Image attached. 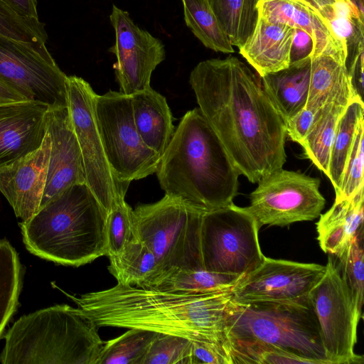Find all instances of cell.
Returning a JSON list of instances; mask_svg holds the SVG:
<instances>
[{"label": "cell", "instance_id": "1", "mask_svg": "<svg viewBox=\"0 0 364 364\" xmlns=\"http://www.w3.org/2000/svg\"><path fill=\"white\" fill-rule=\"evenodd\" d=\"M189 82L240 174L257 183L282 168L285 123L249 66L231 55L205 60L192 70Z\"/></svg>", "mask_w": 364, "mask_h": 364}, {"label": "cell", "instance_id": "2", "mask_svg": "<svg viewBox=\"0 0 364 364\" xmlns=\"http://www.w3.org/2000/svg\"><path fill=\"white\" fill-rule=\"evenodd\" d=\"M60 290L99 327L143 328L193 342L225 341L234 303L232 289L186 294L117 283L79 297Z\"/></svg>", "mask_w": 364, "mask_h": 364}, {"label": "cell", "instance_id": "3", "mask_svg": "<svg viewBox=\"0 0 364 364\" xmlns=\"http://www.w3.org/2000/svg\"><path fill=\"white\" fill-rule=\"evenodd\" d=\"M156 173L165 194L203 213L233 203L240 174L198 107L181 118Z\"/></svg>", "mask_w": 364, "mask_h": 364}, {"label": "cell", "instance_id": "4", "mask_svg": "<svg viewBox=\"0 0 364 364\" xmlns=\"http://www.w3.org/2000/svg\"><path fill=\"white\" fill-rule=\"evenodd\" d=\"M107 215L86 183H77L18 225L29 252L55 264L79 267L107 256Z\"/></svg>", "mask_w": 364, "mask_h": 364}, {"label": "cell", "instance_id": "5", "mask_svg": "<svg viewBox=\"0 0 364 364\" xmlns=\"http://www.w3.org/2000/svg\"><path fill=\"white\" fill-rule=\"evenodd\" d=\"M94 319L56 304L21 316L4 334L3 364H97L104 345Z\"/></svg>", "mask_w": 364, "mask_h": 364}, {"label": "cell", "instance_id": "6", "mask_svg": "<svg viewBox=\"0 0 364 364\" xmlns=\"http://www.w3.org/2000/svg\"><path fill=\"white\" fill-rule=\"evenodd\" d=\"M227 334L267 343L318 364H332L326 358L310 306L234 301Z\"/></svg>", "mask_w": 364, "mask_h": 364}, {"label": "cell", "instance_id": "7", "mask_svg": "<svg viewBox=\"0 0 364 364\" xmlns=\"http://www.w3.org/2000/svg\"><path fill=\"white\" fill-rule=\"evenodd\" d=\"M203 214L166 194L155 203L136 206L134 215L139 240L157 260L155 277L173 269H203L200 248Z\"/></svg>", "mask_w": 364, "mask_h": 364}, {"label": "cell", "instance_id": "8", "mask_svg": "<svg viewBox=\"0 0 364 364\" xmlns=\"http://www.w3.org/2000/svg\"><path fill=\"white\" fill-rule=\"evenodd\" d=\"M94 107L105 156L117 180L129 186L155 173L161 156L144 143L136 130L131 95L112 90L96 94Z\"/></svg>", "mask_w": 364, "mask_h": 364}, {"label": "cell", "instance_id": "9", "mask_svg": "<svg viewBox=\"0 0 364 364\" xmlns=\"http://www.w3.org/2000/svg\"><path fill=\"white\" fill-rule=\"evenodd\" d=\"M259 228L245 208L232 203L203 213L200 230L203 267L208 271L244 275L264 260Z\"/></svg>", "mask_w": 364, "mask_h": 364}, {"label": "cell", "instance_id": "10", "mask_svg": "<svg viewBox=\"0 0 364 364\" xmlns=\"http://www.w3.org/2000/svg\"><path fill=\"white\" fill-rule=\"evenodd\" d=\"M309 304L318 321L327 359L332 364L363 363V357L354 353L362 314L331 257L324 274L309 292Z\"/></svg>", "mask_w": 364, "mask_h": 364}, {"label": "cell", "instance_id": "11", "mask_svg": "<svg viewBox=\"0 0 364 364\" xmlns=\"http://www.w3.org/2000/svg\"><path fill=\"white\" fill-rule=\"evenodd\" d=\"M68 109L80 146L85 183L107 213L124 200L129 186L119 182L107 160L95 114L96 93L83 78H67Z\"/></svg>", "mask_w": 364, "mask_h": 364}, {"label": "cell", "instance_id": "12", "mask_svg": "<svg viewBox=\"0 0 364 364\" xmlns=\"http://www.w3.org/2000/svg\"><path fill=\"white\" fill-rule=\"evenodd\" d=\"M257 183L250 194V204L245 208L259 228L313 220L324 208L326 200L320 193L317 178L281 168Z\"/></svg>", "mask_w": 364, "mask_h": 364}, {"label": "cell", "instance_id": "13", "mask_svg": "<svg viewBox=\"0 0 364 364\" xmlns=\"http://www.w3.org/2000/svg\"><path fill=\"white\" fill-rule=\"evenodd\" d=\"M0 78L24 96L48 107H68V76L46 43L0 35Z\"/></svg>", "mask_w": 364, "mask_h": 364}, {"label": "cell", "instance_id": "14", "mask_svg": "<svg viewBox=\"0 0 364 364\" xmlns=\"http://www.w3.org/2000/svg\"><path fill=\"white\" fill-rule=\"evenodd\" d=\"M326 265L265 257L232 289L238 304L274 303L309 306V294L321 279Z\"/></svg>", "mask_w": 364, "mask_h": 364}, {"label": "cell", "instance_id": "15", "mask_svg": "<svg viewBox=\"0 0 364 364\" xmlns=\"http://www.w3.org/2000/svg\"><path fill=\"white\" fill-rule=\"evenodd\" d=\"M109 20L115 33L109 51L116 57L113 64L119 92L132 95L149 87L151 74L166 58L161 40L136 26L127 11L112 6Z\"/></svg>", "mask_w": 364, "mask_h": 364}, {"label": "cell", "instance_id": "16", "mask_svg": "<svg viewBox=\"0 0 364 364\" xmlns=\"http://www.w3.org/2000/svg\"><path fill=\"white\" fill-rule=\"evenodd\" d=\"M46 132L50 139V151L40 207L68 186L85 183L82 158L68 107H48Z\"/></svg>", "mask_w": 364, "mask_h": 364}, {"label": "cell", "instance_id": "17", "mask_svg": "<svg viewBox=\"0 0 364 364\" xmlns=\"http://www.w3.org/2000/svg\"><path fill=\"white\" fill-rule=\"evenodd\" d=\"M50 151V139L46 132L38 149L0 168V191L21 222L28 220L40 208Z\"/></svg>", "mask_w": 364, "mask_h": 364}, {"label": "cell", "instance_id": "18", "mask_svg": "<svg viewBox=\"0 0 364 364\" xmlns=\"http://www.w3.org/2000/svg\"><path fill=\"white\" fill-rule=\"evenodd\" d=\"M48 109L30 100L0 105V168L41 146L46 134Z\"/></svg>", "mask_w": 364, "mask_h": 364}, {"label": "cell", "instance_id": "19", "mask_svg": "<svg viewBox=\"0 0 364 364\" xmlns=\"http://www.w3.org/2000/svg\"><path fill=\"white\" fill-rule=\"evenodd\" d=\"M258 16L306 33L312 42L311 58L322 54L347 59L348 48L330 23L298 0H259Z\"/></svg>", "mask_w": 364, "mask_h": 364}, {"label": "cell", "instance_id": "20", "mask_svg": "<svg viewBox=\"0 0 364 364\" xmlns=\"http://www.w3.org/2000/svg\"><path fill=\"white\" fill-rule=\"evenodd\" d=\"M295 29L258 16L252 34L239 48L240 53L259 77L288 68Z\"/></svg>", "mask_w": 364, "mask_h": 364}, {"label": "cell", "instance_id": "21", "mask_svg": "<svg viewBox=\"0 0 364 364\" xmlns=\"http://www.w3.org/2000/svg\"><path fill=\"white\" fill-rule=\"evenodd\" d=\"M363 187L348 198L335 200L316 223L317 240L325 252L338 259L344 257L354 238L363 231Z\"/></svg>", "mask_w": 364, "mask_h": 364}, {"label": "cell", "instance_id": "22", "mask_svg": "<svg viewBox=\"0 0 364 364\" xmlns=\"http://www.w3.org/2000/svg\"><path fill=\"white\" fill-rule=\"evenodd\" d=\"M133 118L144 143L160 156L175 130L166 97L149 87L131 95Z\"/></svg>", "mask_w": 364, "mask_h": 364}, {"label": "cell", "instance_id": "23", "mask_svg": "<svg viewBox=\"0 0 364 364\" xmlns=\"http://www.w3.org/2000/svg\"><path fill=\"white\" fill-rule=\"evenodd\" d=\"M311 58L290 63L285 69L260 77L262 87L284 123L307 103Z\"/></svg>", "mask_w": 364, "mask_h": 364}, {"label": "cell", "instance_id": "24", "mask_svg": "<svg viewBox=\"0 0 364 364\" xmlns=\"http://www.w3.org/2000/svg\"><path fill=\"white\" fill-rule=\"evenodd\" d=\"M354 99L360 98L352 88L346 59L328 54L311 58L307 106L320 108L334 103L347 107Z\"/></svg>", "mask_w": 364, "mask_h": 364}, {"label": "cell", "instance_id": "25", "mask_svg": "<svg viewBox=\"0 0 364 364\" xmlns=\"http://www.w3.org/2000/svg\"><path fill=\"white\" fill-rule=\"evenodd\" d=\"M242 276L204 269L178 268L159 274L139 287L171 292L205 294L231 290Z\"/></svg>", "mask_w": 364, "mask_h": 364}, {"label": "cell", "instance_id": "26", "mask_svg": "<svg viewBox=\"0 0 364 364\" xmlns=\"http://www.w3.org/2000/svg\"><path fill=\"white\" fill-rule=\"evenodd\" d=\"M108 269L117 283L141 287L158 272L156 258L149 247L140 240L124 247L116 255L109 257Z\"/></svg>", "mask_w": 364, "mask_h": 364}, {"label": "cell", "instance_id": "27", "mask_svg": "<svg viewBox=\"0 0 364 364\" xmlns=\"http://www.w3.org/2000/svg\"><path fill=\"white\" fill-rule=\"evenodd\" d=\"M23 277L16 250L6 239L0 240V339L18 309Z\"/></svg>", "mask_w": 364, "mask_h": 364}, {"label": "cell", "instance_id": "28", "mask_svg": "<svg viewBox=\"0 0 364 364\" xmlns=\"http://www.w3.org/2000/svg\"><path fill=\"white\" fill-rule=\"evenodd\" d=\"M364 105L360 99L353 100L341 117L333 142L328 172L336 196L340 191L346 164L353 146L360 122L363 119Z\"/></svg>", "mask_w": 364, "mask_h": 364}, {"label": "cell", "instance_id": "29", "mask_svg": "<svg viewBox=\"0 0 364 364\" xmlns=\"http://www.w3.org/2000/svg\"><path fill=\"white\" fill-rule=\"evenodd\" d=\"M186 26L203 45L215 52H235L208 0H181Z\"/></svg>", "mask_w": 364, "mask_h": 364}, {"label": "cell", "instance_id": "30", "mask_svg": "<svg viewBox=\"0 0 364 364\" xmlns=\"http://www.w3.org/2000/svg\"><path fill=\"white\" fill-rule=\"evenodd\" d=\"M346 108L334 103L322 107L319 117L301 144L305 156L326 176L338 123Z\"/></svg>", "mask_w": 364, "mask_h": 364}, {"label": "cell", "instance_id": "31", "mask_svg": "<svg viewBox=\"0 0 364 364\" xmlns=\"http://www.w3.org/2000/svg\"><path fill=\"white\" fill-rule=\"evenodd\" d=\"M259 0H219L211 8L232 46L238 48L253 32Z\"/></svg>", "mask_w": 364, "mask_h": 364}, {"label": "cell", "instance_id": "32", "mask_svg": "<svg viewBox=\"0 0 364 364\" xmlns=\"http://www.w3.org/2000/svg\"><path fill=\"white\" fill-rule=\"evenodd\" d=\"M128 329L104 343L97 364H142L157 333L137 328Z\"/></svg>", "mask_w": 364, "mask_h": 364}, {"label": "cell", "instance_id": "33", "mask_svg": "<svg viewBox=\"0 0 364 364\" xmlns=\"http://www.w3.org/2000/svg\"><path fill=\"white\" fill-rule=\"evenodd\" d=\"M227 344L232 364H318L315 360L293 354L273 345L228 336Z\"/></svg>", "mask_w": 364, "mask_h": 364}, {"label": "cell", "instance_id": "34", "mask_svg": "<svg viewBox=\"0 0 364 364\" xmlns=\"http://www.w3.org/2000/svg\"><path fill=\"white\" fill-rule=\"evenodd\" d=\"M107 256L119 253L128 244L139 240L134 210L125 200L117 203L107 215Z\"/></svg>", "mask_w": 364, "mask_h": 364}, {"label": "cell", "instance_id": "35", "mask_svg": "<svg viewBox=\"0 0 364 364\" xmlns=\"http://www.w3.org/2000/svg\"><path fill=\"white\" fill-rule=\"evenodd\" d=\"M0 35L17 41L46 43L45 24L38 18L24 16L5 0H0Z\"/></svg>", "mask_w": 364, "mask_h": 364}, {"label": "cell", "instance_id": "36", "mask_svg": "<svg viewBox=\"0 0 364 364\" xmlns=\"http://www.w3.org/2000/svg\"><path fill=\"white\" fill-rule=\"evenodd\" d=\"M192 350L188 338L157 333L142 364H193Z\"/></svg>", "mask_w": 364, "mask_h": 364}, {"label": "cell", "instance_id": "37", "mask_svg": "<svg viewBox=\"0 0 364 364\" xmlns=\"http://www.w3.org/2000/svg\"><path fill=\"white\" fill-rule=\"evenodd\" d=\"M363 233H360L354 238L346 255L338 259V265L360 314L363 305L364 290Z\"/></svg>", "mask_w": 364, "mask_h": 364}, {"label": "cell", "instance_id": "38", "mask_svg": "<svg viewBox=\"0 0 364 364\" xmlns=\"http://www.w3.org/2000/svg\"><path fill=\"white\" fill-rule=\"evenodd\" d=\"M364 120L358 125L353 146L348 158L343 175L340 191L335 200L348 198L364 187Z\"/></svg>", "mask_w": 364, "mask_h": 364}, {"label": "cell", "instance_id": "39", "mask_svg": "<svg viewBox=\"0 0 364 364\" xmlns=\"http://www.w3.org/2000/svg\"><path fill=\"white\" fill-rule=\"evenodd\" d=\"M228 338L218 342H193V364H232Z\"/></svg>", "mask_w": 364, "mask_h": 364}, {"label": "cell", "instance_id": "40", "mask_svg": "<svg viewBox=\"0 0 364 364\" xmlns=\"http://www.w3.org/2000/svg\"><path fill=\"white\" fill-rule=\"evenodd\" d=\"M322 107L306 105L301 111L285 122L286 134L290 139L302 144L314 124L319 117Z\"/></svg>", "mask_w": 364, "mask_h": 364}, {"label": "cell", "instance_id": "41", "mask_svg": "<svg viewBox=\"0 0 364 364\" xmlns=\"http://www.w3.org/2000/svg\"><path fill=\"white\" fill-rule=\"evenodd\" d=\"M311 46L310 36L301 30L295 29L291 50V63L309 57Z\"/></svg>", "mask_w": 364, "mask_h": 364}, {"label": "cell", "instance_id": "42", "mask_svg": "<svg viewBox=\"0 0 364 364\" xmlns=\"http://www.w3.org/2000/svg\"><path fill=\"white\" fill-rule=\"evenodd\" d=\"M310 7L329 23L335 18L338 6L343 1L349 0H298Z\"/></svg>", "mask_w": 364, "mask_h": 364}, {"label": "cell", "instance_id": "43", "mask_svg": "<svg viewBox=\"0 0 364 364\" xmlns=\"http://www.w3.org/2000/svg\"><path fill=\"white\" fill-rule=\"evenodd\" d=\"M20 14L38 18L37 12V0H5Z\"/></svg>", "mask_w": 364, "mask_h": 364}, {"label": "cell", "instance_id": "44", "mask_svg": "<svg viewBox=\"0 0 364 364\" xmlns=\"http://www.w3.org/2000/svg\"><path fill=\"white\" fill-rule=\"evenodd\" d=\"M28 100L24 96L0 78V105Z\"/></svg>", "mask_w": 364, "mask_h": 364}, {"label": "cell", "instance_id": "45", "mask_svg": "<svg viewBox=\"0 0 364 364\" xmlns=\"http://www.w3.org/2000/svg\"><path fill=\"white\" fill-rule=\"evenodd\" d=\"M357 9L359 14L364 17L363 0H349Z\"/></svg>", "mask_w": 364, "mask_h": 364}, {"label": "cell", "instance_id": "46", "mask_svg": "<svg viewBox=\"0 0 364 364\" xmlns=\"http://www.w3.org/2000/svg\"><path fill=\"white\" fill-rule=\"evenodd\" d=\"M219 0H208L209 4L212 7L215 3H217Z\"/></svg>", "mask_w": 364, "mask_h": 364}]
</instances>
